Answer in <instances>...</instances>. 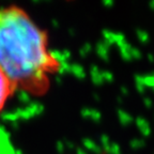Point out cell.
Returning a JSON list of instances; mask_svg holds the SVG:
<instances>
[{"instance_id":"cell-2","label":"cell","mask_w":154,"mask_h":154,"mask_svg":"<svg viewBox=\"0 0 154 154\" xmlns=\"http://www.w3.org/2000/svg\"><path fill=\"white\" fill-rule=\"evenodd\" d=\"M17 89L7 74L0 69V112L2 111Z\"/></svg>"},{"instance_id":"cell-1","label":"cell","mask_w":154,"mask_h":154,"mask_svg":"<svg viewBox=\"0 0 154 154\" xmlns=\"http://www.w3.org/2000/svg\"><path fill=\"white\" fill-rule=\"evenodd\" d=\"M0 69L32 96L45 95L61 70L45 30L17 6L0 7Z\"/></svg>"}]
</instances>
